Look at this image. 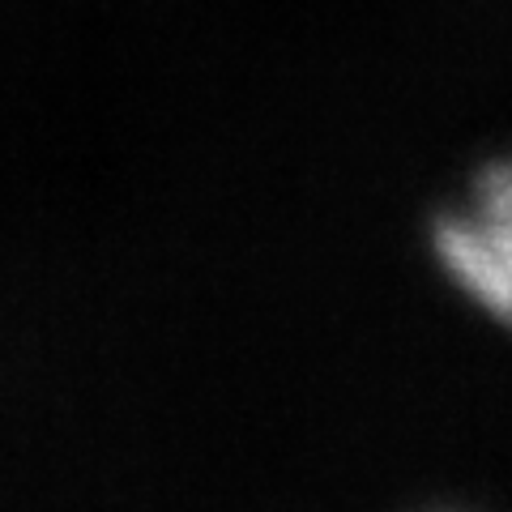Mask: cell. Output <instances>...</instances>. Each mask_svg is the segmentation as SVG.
Wrapping results in <instances>:
<instances>
[{
	"label": "cell",
	"mask_w": 512,
	"mask_h": 512,
	"mask_svg": "<svg viewBox=\"0 0 512 512\" xmlns=\"http://www.w3.org/2000/svg\"><path fill=\"white\" fill-rule=\"evenodd\" d=\"M431 244L457 291L512 325V158L474 175L466 197L440 214Z\"/></svg>",
	"instance_id": "1"
}]
</instances>
